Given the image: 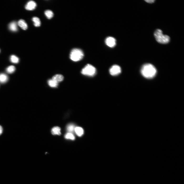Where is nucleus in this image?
I'll return each mask as SVG.
<instances>
[{
  "instance_id": "obj_1",
  "label": "nucleus",
  "mask_w": 184,
  "mask_h": 184,
  "mask_svg": "<svg viewBox=\"0 0 184 184\" xmlns=\"http://www.w3.org/2000/svg\"><path fill=\"white\" fill-rule=\"evenodd\" d=\"M141 72L143 76L146 78H153L156 74L157 71L155 67L150 64L143 65L141 68Z\"/></svg>"
},
{
  "instance_id": "obj_2",
  "label": "nucleus",
  "mask_w": 184,
  "mask_h": 184,
  "mask_svg": "<svg viewBox=\"0 0 184 184\" xmlns=\"http://www.w3.org/2000/svg\"><path fill=\"white\" fill-rule=\"evenodd\" d=\"M154 35L156 40L159 43L167 44L170 41L169 37L167 35H164L162 31L160 29L156 30L154 32Z\"/></svg>"
},
{
  "instance_id": "obj_3",
  "label": "nucleus",
  "mask_w": 184,
  "mask_h": 184,
  "mask_svg": "<svg viewBox=\"0 0 184 184\" xmlns=\"http://www.w3.org/2000/svg\"><path fill=\"white\" fill-rule=\"evenodd\" d=\"M84 56V53L82 50L78 48H74L71 52L70 57L72 61L77 62L82 60Z\"/></svg>"
},
{
  "instance_id": "obj_4",
  "label": "nucleus",
  "mask_w": 184,
  "mask_h": 184,
  "mask_svg": "<svg viewBox=\"0 0 184 184\" xmlns=\"http://www.w3.org/2000/svg\"><path fill=\"white\" fill-rule=\"evenodd\" d=\"M81 72L83 75L93 77L96 74V69L92 65L88 64L82 69Z\"/></svg>"
},
{
  "instance_id": "obj_5",
  "label": "nucleus",
  "mask_w": 184,
  "mask_h": 184,
  "mask_svg": "<svg viewBox=\"0 0 184 184\" xmlns=\"http://www.w3.org/2000/svg\"><path fill=\"white\" fill-rule=\"evenodd\" d=\"M109 72L112 76H117L121 73V67L118 65H114L112 66L110 69Z\"/></svg>"
},
{
  "instance_id": "obj_6",
  "label": "nucleus",
  "mask_w": 184,
  "mask_h": 184,
  "mask_svg": "<svg viewBox=\"0 0 184 184\" xmlns=\"http://www.w3.org/2000/svg\"><path fill=\"white\" fill-rule=\"evenodd\" d=\"M105 43L108 47L112 48L115 46L116 44L115 39L113 37H109L106 39Z\"/></svg>"
},
{
  "instance_id": "obj_7",
  "label": "nucleus",
  "mask_w": 184,
  "mask_h": 184,
  "mask_svg": "<svg viewBox=\"0 0 184 184\" xmlns=\"http://www.w3.org/2000/svg\"><path fill=\"white\" fill-rule=\"evenodd\" d=\"M36 2L33 1H30L27 3L25 6V8L28 10H33L36 8Z\"/></svg>"
},
{
  "instance_id": "obj_8",
  "label": "nucleus",
  "mask_w": 184,
  "mask_h": 184,
  "mask_svg": "<svg viewBox=\"0 0 184 184\" xmlns=\"http://www.w3.org/2000/svg\"><path fill=\"white\" fill-rule=\"evenodd\" d=\"M64 79L63 76L61 74L56 75L52 77V79L58 83L62 82Z\"/></svg>"
},
{
  "instance_id": "obj_9",
  "label": "nucleus",
  "mask_w": 184,
  "mask_h": 184,
  "mask_svg": "<svg viewBox=\"0 0 184 184\" xmlns=\"http://www.w3.org/2000/svg\"><path fill=\"white\" fill-rule=\"evenodd\" d=\"M18 25L23 30H26L27 29V24L25 21L23 20H20L19 21Z\"/></svg>"
},
{
  "instance_id": "obj_10",
  "label": "nucleus",
  "mask_w": 184,
  "mask_h": 184,
  "mask_svg": "<svg viewBox=\"0 0 184 184\" xmlns=\"http://www.w3.org/2000/svg\"><path fill=\"white\" fill-rule=\"evenodd\" d=\"M61 129L58 127H55L53 128L51 130V132L53 135H60L61 134Z\"/></svg>"
},
{
  "instance_id": "obj_11",
  "label": "nucleus",
  "mask_w": 184,
  "mask_h": 184,
  "mask_svg": "<svg viewBox=\"0 0 184 184\" xmlns=\"http://www.w3.org/2000/svg\"><path fill=\"white\" fill-rule=\"evenodd\" d=\"M8 77L7 75L4 73L0 74V83H3L8 81Z\"/></svg>"
},
{
  "instance_id": "obj_12",
  "label": "nucleus",
  "mask_w": 184,
  "mask_h": 184,
  "mask_svg": "<svg viewBox=\"0 0 184 184\" xmlns=\"http://www.w3.org/2000/svg\"><path fill=\"white\" fill-rule=\"evenodd\" d=\"M9 29L13 31H17V23L15 22H13L10 23L9 25Z\"/></svg>"
},
{
  "instance_id": "obj_13",
  "label": "nucleus",
  "mask_w": 184,
  "mask_h": 184,
  "mask_svg": "<svg viewBox=\"0 0 184 184\" xmlns=\"http://www.w3.org/2000/svg\"><path fill=\"white\" fill-rule=\"evenodd\" d=\"M75 131L77 135L79 137L82 136L84 133V130L81 127H77L75 129Z\"/></svg>"
},
{
  "instance_id": "obj_14",
  "label": "nucleus",
  "mask_w": 184,
  "mask_h": 184,
  "mask_svg": "<svg viewBox=\"0 0 184 184\" xmlns=\"http://www.w3.org/2000/svg\"><path fill=\"white\" fill-rule=\"evenodd\" d=\"M49 86L51 87L56 88L58 86V83L52 79H49L48 81Z\"/></svg>"
},
{
  "instance_id": "obj_15",
  "label": "nucleus",
  "mask_w": 184,
  "mask_h": 184,
  "mask_svg": "<svg viewBox=\"0 0 184 184\" xmlns=\"http://www.w3.org/2000/svg\"><path fill=\"white\" fill-rule=\"evenodd\" d=\"M32 20L34 22L35 26L36 27H38L41 26V21L38 18L36 17H33Z\"/></svg>"
},
{
  "instance_id": "obj_16",
  "label": "nucleus",
  "mask_w": 184,
  "mask_h": 184,
  "mask_svg": "<svg viewBox=\"0 0 184 184\" xmlns=\"http://www.w3.org/2000/svg\"><path fill=\"white\" fill-rule=\"evenodd\" d=\"M45 14L46 17L49 19H51L54 16L53 13L51 10H46Z\"/></svg>"
},
{
  "instance_id": "obj_17",
  "label": "nucleus",
  "mask_w": 184,
  "mask_h": 184,
  "mask_svg": "<svg viewBox=\"0 0 184 184\" xmlns=\"http://www.w3.org/2000/svg\"><path fill=\"white\" fill-rule=\"evenodd\" d=\"M15 66H10L8 67L6 69V72L9 74H11L15 72Z\"/></svg>"
},
{
  "instance_id": "obj_18",
  "label": "nucleus",
  "mask_w": 184,
  "mask_h": 184,
  "mask_svg": "<svg viewBox=\"0 0 184 184\" xmlns=\"http://www.w3.org/2000/svg\"><path fill=\"white\" fill-rule=\"evenodd\" d=\"M10 60L12 62L15 63H18L19 61V59L18 58L14 55H12L10 56Z\"/></svg>"
},
{
  "instance_id": "obj_19",
  "label": "nucleus",
  "mask_w": 184,
  "mask_h": 184,
  "mask_svg": "<svg viewBox=\"0 0 184 184\" xmlns=\"http://www.w3.org/2000/svg\"><path fill=\"white\" fill-rule=\"evenodd\" d=\"M65 138L66 139H69L74 140L75 139V137L73 134L71 133H66L65 136Z\"/></svg>"
},
{
  "instance_id": "obj_20",
  "label": "nucleus",
  "mask_w": 184,
  "mask_h": 184,
  "mask_svg": "<svg viewBox=\"0 0 184 184\" xmlns=\"http://www.w3.org/2000/svg\"><path fill=\"white\" fill-rule=\"evenodd\" d=\"M75 127L72 124L68 125L67 127V130L68 132L70 133H72L75 130Z\"/></svg>"
},
{
  "instance_id": "obj_21",
  "label": "nucleus",
  "mask_w": 184,
  "mask_h": 184,
  "mask_svg": "<svg viewBox=\"0 0 184 184\" xmlns=\"http://www.w3.org/2000/svg\"><path fill=\"white\" fill-rule=\"evenodd\" d=\"M145 1L148 3H153L155 1L154 0H145Z\"/></svg>"
},
{
  "instance_id": "obj_22",
  "label": "nucleus",
  "mask_w": 184,
  "mask_h": 184,
  "mask_svg": "<svg viewBox=\"0 0 184 184\" xmlns=\"http://www.w3.org/2000/svg\"><path fill=\"white\" fill-rule=\"evenodd\" d=\"M3 129L2 127L0 125V135H1L2 133Z\"/></svg>"
}]
</instances>
